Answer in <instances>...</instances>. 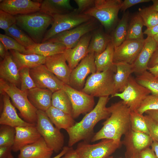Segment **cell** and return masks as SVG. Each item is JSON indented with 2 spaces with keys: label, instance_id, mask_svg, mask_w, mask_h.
I'll return each mask as SVG.
<instances>
[{
  "label": "cell",
  "instance_id": "cell-1",
  "mask_svg": "<svg viewBox=\"0 0 158 158\" xmlns=\"http://www.w3.org/2000/svg\"><path fill=\"white\" fill-rule=\"evenodd\" d=\"M110 116L102 124L103 126L94 134L91 142L104 139L120 141L123 135L131 129V110L122 100L113 103L108 107Z\"/></svg>",
  "mask_w": 158,
  "mask_h": 158
},
{
  "label": "cell",
  "instance_id": "cell-2",
  "mask_svg": "<svg viewBox=\"0 0 158 158\" xmlns=\"http://www.w3.org/2000/svg\"><path fill=\"white\" fill-rule=\"evenodd\" d=\"M109 100V96L99 97L92 110L86 114L80 121L66 130L69 137L68 147H71L81 140L88 142L91 139L95 125L100 121L107 119L111 115L108 107H106Z\"/></svg>",
  "mask_w": 158,
  "mask_h": 158
},
{
  "label": "cell",
  "instance_id": "cell-3",
  "mask_svg": "<svg viewBox=\"0 0 158 158\" xmlns=\"http://www.w3.org/2000/svg\"><path fill=\"white\" fill-rule=\"evenodd\" d=\"M0 92H4L9 96L23 120L36 125L38 110L29 100L27 91H22L15 85L0 78Z\"/></svg>",
  "mask_w": 158,
  "mask_h": 158
},
{
  "label": "cell",
  "instance_id": "cell-4",
  "mask_svg": "<svg viewBox=\"0 0 158 158\" xmlns=\"http://www.w3.org/2000/svg\"><path fill=\"white\" fill-rule=\"evenodd\" d=\"M15 17L17 25L25 32L36 43L42 42L47 29L54 21L52 16L39 11Z\"/></svg>",
  "mask_w": 158,
  "mask_h": 158
},
{
  "label": "cell",
  "instance_id": "cell-5",
  "mask_svg": "<svg viewBox=\"0 0 158 158\" xmlns=\"http://www.w3.org/2000/svg\"><path fill=\"white\" fill-rule=\"evenodd\" d=\"M123 2L121 0H95L94 6L83 14L99 21L107 32L114 28L118 22V14Z\"/></svg>",
  "mask_w": 158,
  "mask_h": 158
},
{
  "label": "cell",
  "instance_id": "cell-6",
  "mask_svg": "<svg viewBox=\"0 0 158 158\" xmlns=\"http://www.w3.org/2000/svg\"><path fill=\"white\" fill-rule=\"evenodd\" d=\"M115 72L111 70L95 72L87 78L81 90L94 97H100L111 95L117 93L114 80Z\"/></svg>",
  "mask_w": 158,
  "mask_h": 158
},
{
  "label": "cell",
  "instance_id": "cell-7",
  "mask_svg": "<svg viewBox=\"0 0 158 158\" xmlns=\"http://www.w3.org/2000/svg\"><path fill=\"white\" fill-rule=\"evenodd\" d=\"M37 128L48 147L58 153L62 150L64 137L60 130L54 127L45 111L38 110Z\"/></svg>",
  "mask_w": 158,
  "mask_h": 158
},
{
  "label": "cell",
  "instance_id": "cell-8",
  "mask_svg": "<svg viewBox=\"0 0 158 158\" xmlns=\"http://www.w3.org/2000/svg\"><path fill=\"white\" fill-rule=\"evenodd\" d=\"M122 145L121 141L104 139L93 144L85 141L80 142L75 150L79 158H106Z\"/></svg>",
  "mask_w": 158,
  "mask_h": 158
},
{
  "label": "cell",
  "instance_id": "cell-9",
  "mask_svg": "<svg viewBox=\"0 0 158 158\" xmlns=\"http://www.w3.org/2000/svg\"><path fill=\"white\" fill-rule=\"evenodd\" d=\"M54 21L51 28L46 32L41 43H44L54 35L71 30L86 22L92 18L78 13L76 8L72 12L52 16Z\"/></svg>",
  "mask_w": 158,
  "mask_h": 158
},
{
  "label": "cell",
  "instance_id": "cell-10",
  "mask_svg": "<svg viewBox=\"0 0 158 158\" xmlns=\"http://www.w3.org/2000/svg\"><path fill=\"white\" fill-rule=\"evenodd\" d=\"M97 21L92 18L71 30L56 34L45 42L59 43L64 45L66 49L72 48L76 45L84 35L99 27Z\"/></svg>",
  "mask_w": 158,
  "mask_h": 158
},
{
  "label": "cell",
  "instance_id": "cell-11",
  "mask_svg": "<svg viewBox=\"0 0 158 158\" xmlns=\"http://www.w3.org/2000/svg\"><path fill=\"white\" fill-rule=\"evenodd\" d=\"M150 93L149 90L138 83L131 75L125 89L121 92L116 93L112 97H119L131 111H137L143 101Z\"/></svg>",
  "mask_w": 158,
  "mask_h": 158
},
{
  "label": "cell",
  "instance_id": "cell-12",
  "mask_svg": "<svg viewBox=\"0 0 158 158\" xmlns=\"http://www.w3.org/2000/svg\"><path fill=\"white\" fill-rule=\"evenodd\" d=\"M63 89L68 96L72 107L71 115L74 118L92 110L95 104L94 97L64 84Z\"/></svg>",
  "mask_w": 158,
  "mask_h": 158
},
{
  "label": "cell",
  "instance_id": "cell-13",
  "mask_svg": "<svg viewBox=\"0 0 158 158\" xmlns=\"http://www.w3.org/2000/svg\"><path fill=\"white\" fill-rule=\"evenodd\" d=\"M94 53L88 54L71 71L69 85L81 91L85 83L87 76L96 71Z\"/></svg>",
  "mask_w": 158,
  "mask_h": 158
},
{
  "label": "cell",
  "instance_id": "cell-14",
  "mask_svg": "<svg viewBox=\"0 0 158 158\" xmlns=\"http://www.w3.org/2000/svg\"><path fill=\"white\" fill-rule=\"evenodd\" d=\"M145 39H126L119 46L114 48L113 62L132 64L141 51Z\"/></svg>",
  "mask_w": 158,
  "mask_h": 158
},
{
  "label": "cell",
  "instance_id": "cell-15",
  "mask_svg": "<svg viewBox=\"0 0 158 158\" xmlns=\"http://www.w3.org/2000/svg\"><path fill=\"white\" fill-rule=\"evenodd\" d=\"M30 73L36 87L47 88L53 92L63 88L64 84L44 64L30 68Z\"/></svg>",
  "mask_w": 158,
  "mask_h": 158
},
{
  "label": "cell",
  "instance_id": "cell-16",
  "mask_svg": "<svg viewBox=\"0 0 158 158\" xmlns=\"http://www.w3.org/2000/svg\"><path fill=\"white\" fill-rule=\"evenodd\" d=\"M153 140L149 135L130 130L124 135L121 141L125 147L126 158H130L134 154L151 146Z\"/></svg>",
  "mask_w": 158,
  "mask_h": 158
},
{
  "label": "cell",
  "instance_id": "cell-17",
  "mask_svg": "<svg viewBox=\"0 0 158 158\" xmlns=\"http://www.w3.org/2000/svg\"><path fill=\"white\" fill-rule=\"evenodd\" d=\"M0 9L13 16L39 12L41 2L31 0H0Z\"/></svg>",
  "mask_w": 158,
  "mask_h": 158
},
{
  "label": "cell",
  "instance_id": "cell-18",
  "mask_svg": "<svg viewBox=\"0 0 158 158\" xmlns=\"http://www.w3.org/2000/svg\"><path fill=\"white\" fill-rule=\"evenodd\" d=\"M64 53L46 57L44 65L64 84L69 85L71 71Z\"/></svg>",
  "mask_w": 158,
  "mask_h": 158
},
{
  "label": "cell",
  "instance_id": "cell-19",
  "mask_svg": "<svg viewBox=\"0 0 158 158\" xmlns=\"http://www.w3.org/2000/svg\"><path fill=\"white\" fill-rule=\"evenodd\" d=\"M92 32L83 36L73 47L65 49L64 54L71 72L88 54L87 49Z\"/></svg>",
  "mask_w": 158,
  "mask_h": 158
},
{
  "label": "cell",
  "instance_id": "cell-20",
  "mask_svg": "<svg viewBox=\"0 0 158 158\" xmlns=\"http://www.w3.org/2000/svg\"><path fill=\"white\" fill-rule=\"evenodd\" d=\"M3 95L2 109L0 117V124L17 127L35 125L28 123L21 118L11 102L10 97L6 93L0 92Z\"/></svg>",
  "mask_w": 158,
  "mask_h": 158
},
{
  "label": "cell",
  "instance_id": "cell-21",
  "mask_svg": "<svg viewBox=\"0 0 158 158\" xmlns=\"http://www.w3.org/2000/svg\"><path fill=\"white\" fill-rule=\"evenodd\" d=\"M158 43L153 37L145 39L143 47L134 62L131 64L133 73L140 75L147 70L149 61L157 48Z\"/></svg>",
  "mask_w": 158,
  "mask_h": 158
},
{
  "label": "cell",
  "instance_id": "cell-22",
  "mask_svg": "<svg viewBox=\"0 0 158 158\" xmlns=\"http://www.w3.org/2000/svg\"><path fill=\"white\" fill-rule=\"evenodd\" d=\"M12 150L15 152L20 150L24 146L33 143L41 137L36 125L17 127Z\"/></svg>",
  "mask_w": 158,
  "mask_h": 158
},
{
  "label": "cell",
  "instance_id": "cell-23",
  "mask_svg": "<svg viewBox=\"0 0 158 158\" xmlns=\"http://www.w3.org/2000/svg\"><path fill=\"white\" fill-rule=\"evenodd\" d=\"M18 158H51L54 151L42 137L36 142L21 148Z\"/></svg>",
  "mask_w": 158,
  "mask_h": 158
},
{
  "label": "cell",
  "instance_id": "cell-24",
  "mask_svg": "<svg viewBox=\"0 0 158 158\" xmlns=\"http://www.w3.org/2000/svg\"><path fill=\"white\" fill-rule=\"evenodd\" d=\"M0 77L18 88L20 87L18 69L8 51L0 63Z\"/></svg>",
  "mask_w": 158,
  "mask_h": 158
},
{
  "label": "cell",
  "instance_id": "cell-25",
  "mask_svg": "<svg viewBox=\"0 0 158 158\" xmlns=\"http://www.w3.org/2000/svg\"><path fill=\"white\" fill-rule=\"evenodd\" d=\"M53 92L47 88L36 87L27 91L28 99L37 109L45 111L51 106Z\"/></svg>",
  "mask_w": 158,
  "mask_h": 158
},
{
  "label": "cell",
  "instance_id": "cell-26",
  "mask_svg": "<svg viewBox=\"0 0 158 158\" xmlns=\"http://www.w3.org/2000/svg\"><path fill=\"white\" fill-rule=\"evenodd\" d=\"M75 9L69 0H44L41 2L39 12L52 17L71 12Z\"/></svg>",
  "mask_w": 158,
  "mask_h": 158
},
{
  "label": "cell",
  "instance_id": "cell-27",
  "mask_svg": "<svg viewBox=\"0 0 158 158\" xmlns=\"http://www.w3.org/2000/svg\"><path fill=\"white\" fill-rule=\"evenodd\" d=\"M66 49L63 44L57 42H44L35 43L26 49L23 54H36L47 57L64 53Z\"/></svg>",
  "mask_w": 158,
  "mask_h": 158
},
{
  "label": "cell",
  "instance_id": "cell-28",
  "mask_svg": "<svg viewBox=\"0 0 158 158\" xmlns=\"http://www.w3.org/2000/svg\"><path fill=\"white\" fill-rule=\"evenodd\" d=\"M111 41V37L102 28L98 27L94 30L87 49L88 54L94 53L95 56L104 51Z\"/></svg>",
  "mask_w": 158,
  "mask_h": 158
},
{
  "label": "cell",
  "instance_id": "cell-29",
  "mask_svg": "<svg viewBox=\"0 0 158 158\" xmlns=\"http://www.w3.org/2000/svg\"><path fill=\"white\" fill-rule=\"evenodd\" d=\"M9 51L19 70L32 68L45 63L46 57L36 54H25L14 50Z\"/></svg>",
  "mask_w": 158,
  "mask_h": 158
},
{
  "label": "cell",
  "instance_id": "cell-30",
  "mask_svg": "<svg viewBox=\"0 0 158 158\" xmlns=\"http://www.w3.org/2000/svg\"><path fill=\"white\" fill-rule=\"evenodd\" d=\"M45 112L55 127L59 129L66 130L72 127L75 123L71 114L52 106Z\"/></svg>",
  "mask_w": 158,
  "mask_h": 158
},
{
  "label": "cell",
  "instance_id": "cell-31",
  "mask_svg": "<svg viewBox=\"0 0 158 158\" xmlns=\"http://www.w3.org/2000/svg\"><path fill=\"white\" fill-rule=\"evenodd\" d=\"M116 71L114 76V80L117 92H123L127 86L129 78L133 73L131 64L125 63H114Z\"/></svg>",
  "mask_w": 158,
  "mask_h": 158
},
{
  "label": "cell",
  "instance_id": "cell-32",
  "mask_svg": "<svg viewBox=\"0 0 158 158\" xmlns=\"http://www.w3.org/2000/svg\"><path fill=\"white\" fill-rule=\"evenodd\" d=\"M114 50V47L111 42L104 51L95 56L96 72L111 70L116 73V67L113 62Z\"/></svg>",
  "mask_w": 158,
  "mask_h": 158
},
{
  "label": "cell",
  "instance_id": "cell-33",
  "mask_svg": "<svg viewBox=\"0 0 158 158\" xmlns=\"http://www.w3.org/2000/svg\"><path fill=\"white\" fill-rule=\"evenodd\" d=\"M129 18V11L124 12L114 30L111 36V42L114 48L119 46L126 40Z\"/></svg>",
  "mask_w": 158,
  "mask_h": 158
},
{
  "label": "cell",
  "instance_id": "cell-34",
  "mask_svg": "<svg viewBox=\"0 0 158 158\" xmlns=\"http://www.w3.org/2000/svg\"><path fill=\"white\" fill-rule=\"evenodd\" d=\"M51 106L66 113L72 114V107L70 99L63 89L53 93Z\"/></svg>",
  "mask_w": 158,
  "mask_h": 158
},
{
  "label": "cell",
  "instance_id": "cell-35",
  "mask_svg": "<svg viewBox=\"0 0 158 158\" xmlns=\"http://www.w3.org/2000/svg\"><path fill=\"white\" fill-rule=\"evenodd\" d=\"M144 24L138 13L132 16L128 23L126 39H143L142 28Z\"/></svg>",
  "mask_w": 158,
  "mask_h": 158
},
{
  "label": "cell",
  "instance_id": "cell-36",
  "mask_svg": "<svg viewBox=\"0 0 158 158\" xmlns=\"http://www.w3.org/2000/svg\"><path fill=\"white\" fill-rule=\"evenodd\" d=\"M5 32L6 35L13 38L25 49L36 43L16 24L10 27Z\"/></svg>",
  "mask_w": 158,
  "mask_h": 158
},
{
  "label": "cell",
  "instance_id": "cell-37",
  "mask_svg": "<svg viewBox=\"0 0 158 158\" xmlns=\"http://www.w3.org/2000/svg\"><path fill=\"white\" fill-rule=\"evenodd\" d=\"M135 79L139 84L149 90L152 95L158 96V78L147 70L137 75Z\"/></svg>",
  "mask_w": 158,
  "mask_h": 158
},
{
  "label": "cell",
  "instance_id": "cell-38",
  "mask_svg": "<svg viewBox=\"0 0 158 158\" xmlns=\"http://www.w3.org/2000/svg\"><path fill=\"white\" fill-rule=\"evenodd\" d=\"M138 13L143 22L144 26L147 28H151L158 24V12L151 6L139 8Z\"/></svg>",
  "mask_w": 158,
  "mask_h": 158
},
{
  "label": "cell",
  "instance_id": "cell-39",
  "mask_svg": "<svg viewBox=\"0 0 158 158\" xmlns=\"http://www.w3.org/2000/svg\"><path fill=\"white\" fill-rule=\"evenodd\" d=\"M130 122L131 130L149 135L148 129L143 114L137 111H131Z\"/></svg>",
  "mask_w": 158,
  "mask_h": 158
},
{
  "label": "cell",
  "instance_id": "cell-40",
  "mask_svg": "<svg viewBox=\"0 0 158 158\" xmlns=\"http://www.w3.org/2000/svg\"><path fill=\"white\" fill-rule=\"evenodd\" d=\"M15 128L11 126L0 125V147L13 145L16 135Z\"/></svg>",
  "mask_w": 158,
  "mask_h": 158
},
{
  "label": "cell",
  "instance_id": "cell-41",
  "mask_svg": "<svg viewBox=\"0 0 158 158\" xmlns=\"http://www.w3.org/2000/svg\"><path fill=\"white\" fill-rule=\"evenodd\" d=\"M20 82V89L27 91L36 87L30 73V68H23L19 70Z\"/></svg>",
  "mask_w": 158,
  "mask_h": 158
},
{
  "label": "cell",
  "instance_id": "cell-42",
  "mask_svg": "<svg viewBox=\"0 0 158 158\" xmlns=\"http://www.w3.org/2000/svg\"><path fill=\"white\" fill-rule=\"evenodd\" d=\"M158 110V96L151 94L146 97L137 111L143 114L148 110Z\"/></svg>",
  "mask_w": 158,
  "mask_h": 158
},
{
  "label": "cell",
  "instance_id": "cell-43",
  "mask_svg": "<svg viewBox=\"0 0 158 158\" xmlns=\"http://www.w3.org/2000/svg\"><path fill=\"white\" fill-rule=\"evenodd\" d=\"M0 41L4 46L7 51L14 50L23 53L26 49L12 37L6 34H0Z\"/></svg>",
  "mask_w": 158,
  "mask_h": 158
},
{
  "label": "cell",
  "instance_id": "cell-44",
  "mask_svg": "<svg viewBox=\"0 0 158 158\" xmlns=\"http://www.w3.org/2000/svg\"><path fill=\"white\" fill-rule=\"evenodd\" d=\"M15 16L2 10H0V28L5 31L16 24Z\"/></svg>",
  "mask_w": 158,
  "mask_h": 158
},
{
  "label": "cell",
  "instance_id": "cell-45",
  "mask_svg": "<svg viewBox=\"0 0 158 158\" xmlns=\"http://www.w3.org/2000/svg\"><path fill=\"white\" fill-rule=\"evenodd\" d=\"M144 116L148 129L149 135L153 141L158 142V123L147 115Z\"/></svg>",
  "mask_w": 158,
  "mask_h": 158
},
{
  "label": "cell",
  "instance_id": "cell-46",
  "mask_svg": "<svg viewBox=\"0 0 158 158\" xmlns=\"http://www.w3.org/2000/svg\"><path fill=\"white\" fill-rule=\"evenodd\" d=\"M78 6L77 11L80 13H83L92 7L94 5L95 0H74Z\"/></svg>",
  "mask_w": 158,
  "mask_h": 158
},
{
  "label": "cell",
  "instance_id": "cell-47",
  "mask_svg": "<svg viewBox=\"0 0 158 158\" xmlns=\"http://www.w3.org/2000/svg\"><path fill=\"white\" fill-rule=\"evenodd\" d=\"M130 158H157L154 150L150 147L135 154Z\"/></svg>",
  "mask_w": 158,
  "mask_h": 158
},
{
  "label": "cell",
  "instance_id": "cell-48",
  "mask_svg": "<svg viewBox=\"0 0 158 158\" xmlns=\"http://www.w3.org/2000/svg\"><path fill=\"white\" fill-rule=\"evenodd\" d=\"M150 0H124L123 1L121 11L125 12V11L128 8L138 4L147 2L150 1Z\"/></svg>",
  "mask_w": 158,
  "mask_h": 158
},
{
  "label": "cell",
  "instance_id": "cell-49",
  "mask_svg": "<svg viewBox=\"0 0 158 158\" xmlns=\"http://www.w3.org/2000/svg\"><path fill=\"white\" fill-rule=\"evenodd\" d=\"M12 146L0 147V158H7L12 150Z\"/></svg>",
  "mask_w": 158,
  "mask_h": 158
},
{
  "label": "cell",
  "instance_id": "cell-50",
  "mask_svg": "<svg viewBox=\"0 0 158 158\" xmlns=\"http://www.w3.org/2000/svg\"><path fill=\"white\" fill-rule=\"evenodd\" d=\"M158 64V48L152 54L148 63V68H152Z\"/></svg>",
  "mask_w": 158,
  "mask_h": 158
},
{
  "label": "cell",
  "instance_id": "cell-51",
  "mask_svg": "<svg viewBox=\"0 0 158 158\" xmlns=\"http://www.w3.org/2000/svg\"><path fill=\"white\" fill-rule=\"evenodd\" d=\"M147 37H153L158 34V24L150 28H147L143 32Z\"/></svg>",
  "mask_w": 158,
  "mask_h": 158
},
{
  "label": "cell",
  "instance_id": "cell-52",
  "mask_svg": "<svg viewBox=\"0 0 158 158\" xmlns=\"http://www.w3.org/2000/svg\"><path fill=\"white\" fill-rule=\"evenodd\" d=\"M61 158H79L75 150L70 147L68 151L61 157Z\"/></svg>",
  "mask_w": 158,
  "mask_h": 158
},
{
  "label": "cell",
  "instance_id": "cell-53",
  "mask_svg": "<svg viewBox=\"0 0 158 158\" xmlns=\"http://www.w3.org/2000/svg\"><path fill=\"white\" fill-rule=\"evenodd\" d=\"M154 120L158 123V110H149L145 113Z\"/></svg>",
  "mask_w": 158,
  "mask_h": 158
},
{
  "label": "cell",
  "instance_id": "cell-54",
  "mask_svg": "<svg viewBox=\"0 0 158 158\" xmlns=\"http://www.w3.org/2000/svg\"><path fill=\"white\" fill-rule=\"evenodd\" d=\"M147 70L154 76L158 78V64L152 68H149Z\"/></svg>",
  "mask_w": 158,
  "mask_h": 158
},
{
  "label": "cell",
  "instance_id": "cell-55",
  "mask_svg": "<svg viewBox=\"0 0 158 158\" xmlns=\"http://www.w3.org/2000/svg\"><path fill=\"white\" fill-rule=\"evenodd\" d=\"M8 51H7L4 46L0 41V56L3 59L5 57Z\"/></svg>",
  "mask_w": 158,
  "mask_h": 158
},
{
  "label": "cell",
  "instance_id": "cell-56",
  "mask_svg": "<svg viewBox=\"0 0 158 158\" xmlns=\"http://www.w3.org/2000/svg\"><path fill=\"white\" fill-rule=\"evenodd\" d=\"M70 148V147L68 146H65L64 147L60 153L54 157L51 158H60L61 157L68 151Z\"/></svg>",
  "mask_w": 158,
  "mask_h": 158
},
{
  "label": "cell",
  "instance_id": "cell-57",
  "mask_svg": "<svg viewBox=\"0 0 158 158\" xmlns=\"http://www.w3.org/2000/svg\"><path fill=\"white\" fill-rule=\"evenodd\" d=\"M150 147L154 152L157 158H158V142L153 141Z\"/></svg>",
  "mask_w": 158,
  "mask_h": 158
},
{
  "label": "cell",
  "instance_id": "cell-58",
  "mask_svg": "<svg viewBox=\"0 0 158 158\" xmlns=\"http://www.w3.org/2000/svg\"><path fill=\"white\" fill-rule=\"evenodd\" d=\"M153 4L151 6L152 8L158 12V0H152Z\"/></svg>",
  "mask_w": 158,
  "mask_h": 158
},
{
  "label": "cell",
  "instance_id": "cell-59",
  "mask_svg": "<svg viewBox=\"0 0 158 158\" xmlns=\"http://www.w3.org/2000/svg\"><path fill=\"white\" fill-rule=\"evenodd\" d=\"M153 38L158 43V34L154 36Z\"/></svg>",
  "mask_w": 158,
  "mask_h": 158
},
{
  "label": "cell",
  "instance_id": "cell-60",
  "mask_svg": "<svg viewBox=\"0 0 158 158\" xmlns=\"http://www.w3.org/2000/svg\"><path fill=\"white\" fill-rule=\"evenodd\" d=\"M7 158H15L13 156V155L11 153V152L9 154Z\"/></svg>",
  "mask_w": 158,
  "mask_h": 158
},
{
  "label": "cell",
  "instance_id": "cell-61",
  "mask_svg": "<svg viewBox=\"0 0 158 158\" xmlns=\"http://www.w3.org/2000/svg\"><path fill=\"white\" fill-rule=\"evenodd\" d=\"M106 158H114L113 156H110Z\"/></svg>",
  "mask_w": 158,
  "mask_h": 158
},
{
  "label": "cell",
  "instance_id": "cell-62",
  "mask_svg": "<svg viewBox=\"0 0 158 158\" xmlns=\"http://www.w3.org/2000/svg\"><path fill=\"white\" fill-rule=\"evenodd\" d=\"M157 47L158 48V43Z\"/></svg>",
  "mask_w": 158,
  "mask_h": 158
}]
</instances>
